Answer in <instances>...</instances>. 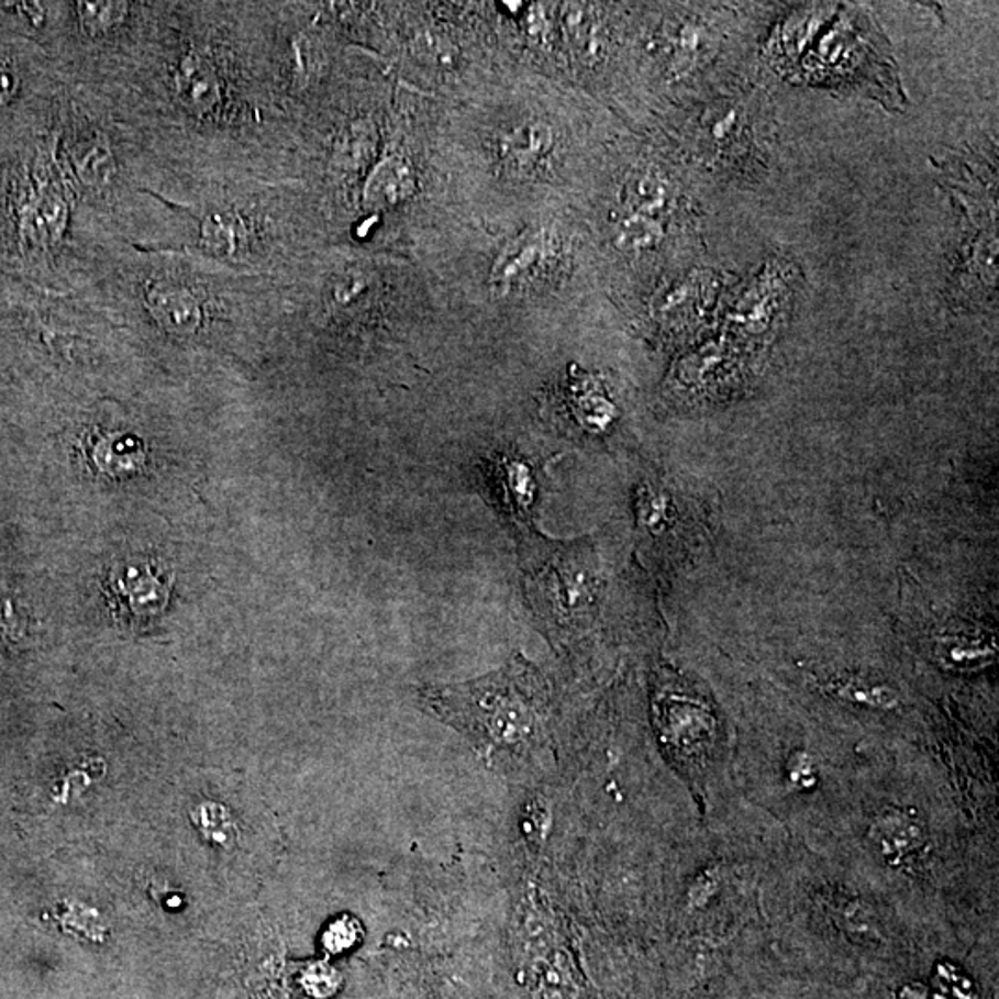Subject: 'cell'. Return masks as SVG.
<instances>
[{"instance_id":"6da1fadb","label":"cell","mask_w":999,"mask_h":999,"mask_svg":"<svg viewBox=\"0 0 999 999\" xmlns=\"http://www.w3.org/2000/svg\"><path fill=\"white\" fill-rule=\"evenodd\" d=\"M421 701L491 765L526 768L548 748V687L521 655L484 678L424 687Z\"/></svg>"},{"instance_id":"7a4b0ae2","label":"cell","mask_w":999,"mask_h":999,"mask_svg":"<svg viewBox=\"0 0 999 999\" xmlns=\"http://www.w3.org/2000/svg\"><path fill=\"white\" fill-rule=\"evenodd\" d=\"M790 278L781 265H766L754 281L744 289L735 308L731 310L728 322L730 333L743 335L744 340H755L772 330L777 317L785 311L789 302Z\"/></svg>"},{"instance_id":"3957f363","label":"cell","mask_w":999,"mask_h":999,"mask_svg":"<svg viewBox=\"0 0 999 999\" xmlns=\"http://www.w3.org/2000/svg\"><path fill=\"white\" fill-rule=\"evenodd\" d=\"M552 557L554 559L543 563L530 578L532 598L541 603L544 614H555L557 620L568 619L587 606L584 600L590 590L585 574L579 573L567 552Z\"/></svg>"},{"instance_id":"277c9868","label":"cell","mask_w":999,"mask_h":999,"mask_svg":"<svg viewBox=\"0 0 999 999\" xmlns=\"http://www.w3.org/2000/svg\"><path fill=\"white\" fill-rule=\"evenodd\" d=\"M708 158L717 164L736 165L755 153L754 129L746 111L733 102L714 104L701 119Z\"/></svg>"},{"instance_id":"5b68a950","label":"cell","mask_w":999,"mask_h":999,"mask_svg":"<svg viewBox=\"0 0 999 999\" xmlns=\"http://www.w3.org/2000/svg\"><path fill=\"white\" fill-rule=\"evenodd\" d=\"M489 481L500 508L514 521L530 524L539 491L537 470L532 462L521 454H500L491 462Z\"/></svg>"},{"instance_id":"8992f818","label":"cell","mask_w":999,"mask_h":999,"mask_svg":"<svg viewBox=\"0 0 999 999\" xmlns=\"http://www.w3.org/2000/svg\"><path fill=\"white\" fill-rule=\"evenodd\" d=\"M146 308L165 332L188 337L202 324V308L189 287L169 280H154L146 286Z\"/></svg>"},{"instance_id":"52a82bcc","label":"cell","mask_w":999,"mask_h":999,"mask_svg":"<svg viewBox=\"0 0 999 999\" xmlns=\"http://www.w3.org/2000/svg\"><path fill=\"white\" fill-rule=\"evenodd\" d=\"M176 91L184 106L199 115L215 110L221 102V80L204 54L189 53L176 70Z\"/></svg>"},{"instance_id":"ba28073f","label":"cell","mask_w":999,"mask_h":999,"mask_svg":"<svg viewBox=\"0 0 999 999\" xmlns=\"http://www.w3.org/2000/svg\"><path fill=\"white\" fill-rule=\"evenodd\" d=\"M550 251V240L543 230H532L511 241L492 265L491 280L498 287H511L526 278Z\"/></svg>"},{"instance_id":"9c48e42d","label":"cell","mask_w":999,"mask_h":999,"mask_svg":"<svg viewBox=\"0 0 999 999\" xmlns=\"http://www.w3.org/2000/svg\"><path fill=\"white\" fill-rule=\"evenodd\" d=\"M415 191V175L400 156H389L376 165L365 184V202L375 210L395 208Z\"/></svg>"},{"instance_id":"30bf717a","label":"cell","mask_w":999,"mask_h":999,"mask_svg":"<svg viewBox=\"0 0 999 999\" xmlns=\"http://www.w3.org/2000/svg\"><path fill=\"white\" fill-rule=\"evenodd\" d=\"M554 146V134L548 124L528 121L508 130L500 140V156L514 170L533 169L548 156Z\"/></svg>"},{"instance_id":"8fae6325","label":"cell","mask_w":999,"mask_h":999,"mask_svg":"<svg viewBox=\"0 0 999 999\" xmlns=\"http://www.w3.org/2000/svg\"><path fill=\"white\" fill-rule=\"evenodd\" d=\"M67 206L58 195L40 193L24 206L21 232L35 246H51L64 235Z\"/></svg>"},{"instance_id":"7c38bea8","label":"cell","mask_w":999,"mask_h":999,"mask_svg":"<svg viewBox=\"0 0 999 999\" xmlns=\"http://www.w3.org/2000/svg\"><path fill=\"white\" fill-rule=\"evenodd\" d=\"M622 199L625 211L663 219L673 204V188L657 170H637L625 181Z\"/></svg>"},{"instance_id":"4fadbf2b","label":"cell","mask_w":999,"mask_h":999,"mask_svg":"<svg viewBox=\"0 0 999 999\" xmlns=\"http://www.w3.org/2000/svg\"><path fill=\"white\" fill-rule=\"evenodd\" d=\"M665 240V222L659 217L624 211L614 229V241L625 252L654 251Z\"/></svg>"},{"instance_id":"5bb4252c","label":"cell","mask_w":999,"mask_h":999,"mask_svg":"<svg viewBox=\"0 0 999 999\" xmlns=\"http://www.w3.org/2000/svg\"><path fill=\"white\" fill-rule=\"evenodd\" d=\"M245 241V224L230 211L206 217L200 226V245L215 256H234Z\"/></svg>"},{"instance_id":"9a60e30c","label":"cell","mask_w":999,"mask_h":999,"mask_svg":"<svg viewBox=\"0 0 999 999\" xmlns=\"http://www.w3.org/2000/svg\"><path fill=\"white\" fill-rule=\"evenodd\" d=\"M711 54V32L703 24H679L674 32L673 40V69L684 73L700 64L701 59Z\"/></svg>"},{"instance_id":"2e32d148","label":"cell","mask_w":999,"mask_h":999,"mask_svg":"<svg viewBox=\"0 0 999 999\" xmlns=\"http://www.w3.org/2000/svg\"><path fill=\"white\" fill-rule=\"evenodd\" d=\"M590 7H570L565 12V29L574 47L585 58H597L603 45L602 21Z\"/></svg>"},{"instance_id":"e0dca14e","label":"cell","mask_w":999,"mask_h":999,"mask_svg":"<svg viewBox=\"0 0 999 999\" xmlns=\"http://www.w3.org/2000/svg\"><path fill=\"white\" fill-rule=\"evenodd\" d=\"M573 413L579 426L589 432H603L614 417L613 403L595 389H576L573 398Z\"/></svg>"},{"instance_id":"ac0fdd59","label":"cell","mask_w":999,"mask_h":999,"mask_svg":"<svg viewBox=\"0 0 999 999\" xmlns=\"http://www.w3.org/2000/svg\"><path fill=\"white\" fill-rule=\"evenodd\" d=\"M126 2H78L77 13L84 30L91 35L108 34L129 15Z\"/></svg>"},{"instance_id":"d6986e66","label":"cell","mask_w":999,"mask_h":999,"mask_svg":"<svg viewBox=\"0 0 999 999\" xmlns=\"http://www.w3.org/2000/svg\"><path fill=\"white\" fill-rule=\"evenodd\" d=\"M78 173L82 176V180L91 184L93 188L104 186L113 173L110 151L99 143L82 151L78 156Z\"/></svg>"},{"instance_id":"ffe728a7","label":"cell","mask_w":999,"mask_h":999,"mask_svg":"<svg viewBox=\"0 0 999 999\" xmlns=\"http://www.w3.org/2000/svg\"><path fill=\"white\" fill-rule=\"evenodd\" d=\"M367 280L363 276H348L341 281L340 286L335 287V299L340 300L341 304H348V302H354L357 297H362L363 292L367 291Z\"/></svg>"},{"instance_id":"44dd1931","label":"cell","mask_w":999,"mask_h":999,"mask_svg":"<svg viewBox=\"0 0 999 999\" xmlns=\"http://www.w3.org/2000/svg\"><path fill=\"white\" fill-rule=\"evenodd\" d=\"M13 91V78L7 69L0 67V104H4Z\"/></svg>"}]
</instances>
